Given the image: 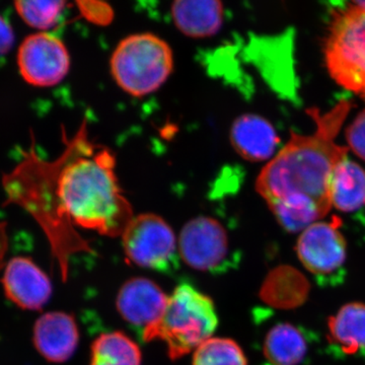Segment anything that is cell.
Returning a JSON list of instances; mask_svg holds the SVG:
<instances>
[{
    "mask_svg": "<svg viewBox=\"0 0 365 365\" xmlns=\"http://www.w3.org/2000/svg\"><path fill=\"white\" fill-rule=\"evenodd\" d=\"M307 281L294 269L281 268L273 271L261 289L262 299L277 307H294L304 299Z\"/></svg>",
    "mask_w": 365,
    "mask_h": 365,
    "instance_id": "obj_19",
    "label": "cell"
},
{
    "mask_svg": "<svg viewBox=\"0 0 365 365\" xmlns=\"http://www.w3.org/2000/svg\"><path fill=\"white\" fill-rule=\"evenodd\" d=\"M192 365H248L246 355L235 341L209 338L194 351Z\"/></svg>",
    "mask_w": 365,
    "mask_h": 365,
    "instance_id": "obj_20",
    "label": "cell"
},
{
    "mask_svg": "<svg viewBox=\"0 0 365 365\" xmlns=\"http://www.w3.org/2000/svg\"><path fill=\"white\" fill-rule=\"evenodd\" d=\"M170 14L178 30L195 39L220 32L225 18L222 4L217 0H178L173 2Z\"/></svg>",
    "mask_w": 365,
    "mask_h": 365,
    "instance_id": "obj_14",
    "label": "cell"
},
{
    "mask_svg": "<svg viewBox=\"0 0 365 365\" xmlns=\"http://www.w3.org/2000/svg\"><path fill=\"white\" fill-rule=\"evenodd\" d=\"M7 299L26 311H40L51 299V281L31 258L14 257L7 263L1 278Z\"/></svg>",
    "mask_w": 365,
    "mask_h": 365,
    "instance_id": "obj_10",
    "label": "cell"
},
{
    "mask_svg": "<svg viewBox=\"0 0 365 365\" xmlns=\"http://www.w3.org/2000/svg\"><path fill=\"white\" fill-rule=\"evenodd\" d=\"M169 295L153 280L133 277L120 288L117 311L122 318L141 334L155 325L167 309Z\"/></svg>",
    "mask_w": 365,
    "mask_h": 365,
    "instance_id": "obj_11",
    "label": "cell"
},
{
    "mask_svg": "<svg viewBox=\"0 0 365 365\" xmlns=\"http://www.w3.org/2000/svg\"><path fill=\"white\" fill-rule=\"evenodd\" d=\"M230 139L237 155L252 163L269 160L279 144L272 125L255 114L237 117L230 127Z\"/></svg>",
    "mask_w": 365,
    "mask_h": 365,
    "instance_id": "obj_13",
    "label": "cell"
},
{
    "mask_svg": "<svg viewBox=\"0 0 365 365\" xmlns=\"http://www.w3.org/2000/svg\"><path fill=\"white\" fill-rule=\"evenodd\" d=\"M327 68L346 90L365 93V9L356 4L338 11L326 41Z\"/></svg>",
    "mask_w": 365,
    "mask_h": 365,
    "instance_id": "obj_5",
    "label": "cell"
},
{
    "mask_svg": "<svg viewBox=\"0 0 365 365\" xmlns=\"http://www.w3.org/2000/svg\"><path fill=\"white\" fill-rule=\"evenodd\" d=\"M79 331L71 314L50 312L42 314L33 328V343L43 359L52 364H63L78 349Z\"/></svg>",
    "mask_w": 365,
    "mask_h": 365,
    "instance_id": "obj_12",
    "label": "cell"
},
{
    "mask_svg": "<svg viewBox=\"0 0 365 365\" xmlns=\"http://www.w3.org/2000/svg\"><path fill=\"white\" fill-rule=\"evenodd\" d=\"M346 136L350 150L365 160V110L355 118Z\"/></svg>",
    "mask_w": 365,
    "mask_h": 365,
    "instance_id": "obj_22",
    "label": "cell"
},
{
    "mask_svg": "<svg viewBox=\"0 0 365 365\" xmlns=\"http://www.w3.org/2000/svg\"><path fill=\"white\" fill-rule=\"evenodd\" d=\"M179 254L189 267L218 274L230 264V242L225 227L209 216H197L182 227Z\"/></svg>",
    "mask_w": 365,
    "mask_h": 365,
    "instance_id": "obj_7",
    "label": "cell"
},
{
    "mask_svg": "<svg viewBox=\"0 0 365 365\" xmlns=\"http://www.w3.org/2000/svg\"><path fill=\"white\" fill-rule=\"evenodd\" d=\"M330 196L343 212L359 210L365 203V170L347 158L341 160L331 178Z\"/></svg>",
    "mask_w": 365,
    "mask_h": 365,
    "instance_id": "obj_15",
    "label": "cell"
},
{
    "mask_svg": "<svg viewBox=\"0 0 365 365\" xmlns=\"http://www.w3.org/2000/svg\"><path fill=\"white\" fill-rule=\"evenodd\" d=\"M218 325L215 304L192 285H179L155 325L143 333L145 342L162 341L172 360L181 359L211 338Z\"/></svg>",
    "mask_w": 365,
    "mask_h": 365,
    "instance_id": "obj_3",
    "label": "cell"
},
{
    "mask_svg": "<svg viewBox=\"0 0 365 365\" xmlns=\"http://www.w3.org/2000/svg\"><path fill=\"white\" fill-rule=\"evenodd\" d=\"M307 349L306 339L297 327L279 324L273 327L264 343L266 359L273 365H297Z\"/></svg>",
    "mask_w": 365,
    "mask_h": 365,
    "instance_id": "obj_18",
    "label": "cell"
},
{
    "mask_svg": "<svg viewBox=\"0 0 365 365\" xmlns=\"http://www.w3.org/2000/svg\"><path fill=\"white\" fill-rule=\"evenodd\" d=\"M349 110L342 101L325 114L314 112L316 131L294 134L259 175L257 191L288 232H302L330 211L331 178L348 150L336 136Z\"/></svg>",
    "mask_w": 365,
    "mask_h": 365,
    "instance_id": "obj_2",
    "label": "cell"
},
{
    "mask_svg": "<svg viewBox=\"0 0 365 365\" xmlns=\"http://www.w3.org/2000/svg\"><path fill=\"white\" fill-rule=\"evenodd\" d=\"M143 354L138 344L122 332L103 333L91 348L90 365H141Z\"/></svg>",
    "mask_w": 365,
    "mask_h": 365,
    "instance_id": "obj_17",
    "label": "cell"
},
{
    "mask_svg": "<svg viewBox=\"0 0 365 365\" xmlns=\"http://www.w3.org/2000/svg\"><path fill=\"white\" fill-rule=\"evenodd\" d=\"M364 97L365 98V93H364Z\"/></svg>",
    "mask_w": 365,
    "mask_h": 365,
    "instance_id": "obj_25",
    "label": "cell"
},
{
    "mask_svg": "<svg viewBox=\"0 0 365 365\" xmlns=\"http://www.w3.org/2000/svg\"><path fill=\"white\" fill-rule=\"evenodd\" d=\"M121 237L124 253L132 264L167 275L179 269L176 235L162 216L134 215Z\"/></svg>",
    "mask_w": 365,
    "mask_h": 365,
    "instance_id": "obj_6",
    "label": "cell"
},
{
    "mask_svg": "<svg viewBox=\"0 0 365 365\" xmlns=\"http://www.w3.org/2000/svg\"><path fill=\"white\" fill-rule=\"evenodd\" d=\"M71 54L57 36L38 32L28 36L18 51L21 76L29 85L51 88L58 85L71 69Z\"/></svg>",
    "mask_w": 365,
    "mask_h": 365,
    "instance_id": "obj_8",
    "label": "cell"
},
{
    "mask_svg": "<svg viewBox=\"0 0 365 365\" xmlns=\"http://www.w3.org/2000/svg\"><path fill=\"white\" fill-rule=\"evenodd\" d=\"M14 44V33L9 21L0 16V57L11 51Z\"/></svg>",
    "mask_w": 365,
    "mask_h": 365,
    "instance_id": "obj_24",
    "label": "cell"
},
{
    "mask_svg": "<svg viewBox=\"0 0 365 365\" xmlns=\"http://www.w3.org/2000/svg\"><path fill=\"white\" fill-rule=\"evenodd\" d=\"M297 253L309 272L325 275L342 267L347 245L335 223L318 222L302 230L297 240Z\"/></svg>",
    "mask_w": 365,
    "mask_h": 365,
    "instance_id": "obj_9",
    "label": "cell"
},
{
    "mask_svg": "<svg viewBox=\"0 0 365 365\" xmlns=\"http://www.w3.org/2000/svg\"><path fill=\"white\" fill-rule=\"evenodd\" d=\"M66 6L64 1L33 0L14 2L16 13L21 20L40 32H47L58 25Z\"/></svg>",
    "mask_w": 365,
    "mask_h": 365,
    "instance_id": "obj_21",
    "label": "cell"
},
{
    "mask_svg": "<svg viewBox=\"0 0 365 365\" xmlns=\"http://www.w3.org/2000/svg\"><path fill=\"white\" fill-rule=\"evenodd\" d=\"M174 53L162 38L137 33L120 41L110 59V71L125 93L143 98L155 93L174 71Z\"/></svg>",
    "mask_w": 365,
    "mask_h": 365,
    "instance_id": "obj_4",
    "label": "cell"
},
{
    "mask_svg": "<svg viewBox=\"0 0 365 365\" xmlns=\"http://www.w3.org/2000/svg\"><path fill=\"white\" fill-rule=\"evenodd\" d=\"M331 340L347 354L365 348V304L350 302L329 319Z\"/></svg>",
    "mask_w": 365,
    "mask_h": 365,
    "instance_id": "obj_16",
    "label": "cell"
},
{
    "mask_svg": "<svg viewBox=\"0 0 365 365\" xmlns=\"http://www.w3.org/2000/svg\"><path fill=\"white\" fill-rule=\"evenodd\" d=\"M78 4L83 16L91 23L97 25L111 23L114 13L112 7L107 4L100 1H83L78 2Z\"/></svg>",
    "mask_w": 365,
    "mask_h": 365,
    "instance_id": "obj_23",
    "label": "cell"
},
{
    "mask_svg": "<svg viewBox=\"0 0 365 365\" xmlns=\"http://www.w3.org/2000/svg\"><path fill=\"white\" fill-rule=\"evenodd\" d=\"M63 141V151L51 162L33 144L2 184L6 203L33 216L58 265L66 267L74 255L91 251L76 227L121 237L134 213L118 181L114 153L91 140L86 120L73 136L64 134Z\"/></svg>",
    "mask_w": 365,
    "mask_h": 365,
    "instance_id": "obj_1",
    "label": "cell"
}]
</instances>
